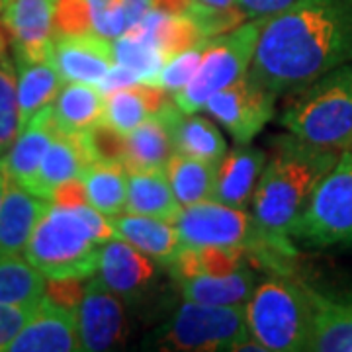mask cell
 <instances>
[{
  "label": "cell",
  "mask_w": 352,
  "mask_h": 352,
  "mask_svg": "<svg viewBox=\"0 0 352 352\" xmlns=\"http://www.w3.org/2000/svg\"><path fill=\"white\" fill-rule=\"evenodd\" d=\"M51 204H57V206H80V204H88L87 188H85L82 178L76 176V178H71V180L63 182L59 188L53 192Z\"/></svg>",
  "instance_id": "44"
},
{
  "label": "cell",
  "mask_w": 352,
  "mask_h": 352,
  "mask_svg": "<svg viewBox=\"0 0 352 352\" xmlns=\"http://www.w3.org/2000/svg\"><path fill=\"white\" fill-rule=\"evenodd\" d=\"M251 261L245 247H184L168 266L170 276L178 280L196 276H227Z\"/></svg>",
  "instance_id": "28"
},
{
  "label": "cell",
  "mask_w": 352,
  "mask_h": 352,
  "mask_svg": "<svg viewBox=\"0 0 352 352\" xmlns=\"http://www.w3.org/2000/svg\"><path fill=\"white\" fill-rule=\"evenodd\" d=\"M14 69L18 90V116L22 129L39 110L55 102L65 80L53 61H30L14 55Z\"/></svg>",
  "instance_id": "24"
},
{
  "label": "cell",
  "mask_w": 352,
  "mask_h": 352,
  "mask_svg": "<svg viewBox=\"0 0 352 352\" xmlns=\"http://www.w3.org/2000/svg\"><path fill=\"white\" fill-rule=\"evenodd\" d=\"M276 98V92L258 85L247 73L231 87L214 94L201 110L210 113L237 145H247L274 118Z\"/></svg>",
  "instance_id": "10"
},
{
  "label": "cell",
  "mask_w": 352,
  "mask_h": 352,
  "mask_svg": "<svg viewBox=\"0 0 352 352\" xmlns=\"http://www.w3.org/2000/svg\"><path fill=\"white\" fill-rule=\"evenodd\" d=\"M266 159V151L251 143L239 145L237 149L223 155V159L217 163L214 200L245 210L247 204L252 201Z\"/></svg>",
  "instance_id": "17"
},
{
  "label": "cell",
  "mask_w": 352,
  "mask_h": 352,
  "mask_svg": "<svg viewBox=\"0 0 352 352\" xmlns=\"http://www.w3.org/2000/svg\"><path fill=\"white\" fill-rule=\"evenodd\" d=\"M164 170L182 208L214 200L217 175V163L214 161H204L175 151Z\"/></svg>",
  "instance_id": "31"
},
{
  "label": "cell",
  "mask_w": 352,
  "mask_h": 352,
  "mask_svg": "<svg viewBox=\"0 0 352 352\" xmlns=\"http://www.w3.org/2000/svg\"><path fill=\"white\" fill-rule=\"evenodd\" d=\"M92 34L88 0H55V36Z\"/></svg>",
  "instance_id": "38"
},
{
  "label": "cell",
  "mask_w": 352,
  "mask_h": 352,
  "mask_svg": "<svg viewBox=\"0 0 352 352\" xmlns=\"http://www.w3.org/2000/svg\"><path fill=\"white\" fill-rule=\"evenodd\" d=\"M186 16H190L196 22L206 39L217 38V36L227 34L247 22L245 14L237 8V4H233L229 8H208V6H200L194 2Z\"/></svg>",
  "instance_id": "37"
},
{
  "label": "cell",
  "mask_w": 352,
  "mask_h": 352,
  "mask_svg": "<svg viewBox=\"0 0 352 352\" xmlns=\"http://www.w3.org/2000/svg\"><path fill=\"white\" fill-rule=\"evenodd\" d=\"M264 18L247 20L239 28L206 41L201 63L186 87L175 94L176 106L196 113L219 90L231 87L249 73L261 38Z\"/></svg>",
  "instance_id": "9"
},
{
  "label": "cell",
  "mask_w": 352,
  "mask_h": 352,
  "mask_svg": "<svg viewBox=\"0 0 352 352\" xmlns=\"http://www.w3.org/2000/svg\"><path fill=\"white\" fill-rule=\"evenodd\" d=\"M57 133H59V126L55 122L53 104H51L47 108L39 110L18 131L8 151L0 155V166L6 176L25 188L38 173L39 164L51 147L53 139L57 138Z\"/></svg>",
  "instance_id": "16"
},
{
  "label": "cell",
  "mask_w": 352,
  "mask_h": 352,
  "mask_svg": "<svg viewBox=\"0 0 352 352\" xmlns=\"http://www.w3.org/2000/svg\"><path fill=\"white\" fill-rule=\"evenodd\" d=\"M110 221L118 239L127 241L161 266H170L184 249L173 221L127 212L110 217Z\"/></svg>",
  "instance_id": "19"
},
{
  "label": "cell",
  "mask_w": 352,
  "mask_h": 352,
  "mask_svg": "<svg viewBox=\"0 0 352 352\" xmlns=\"http://www.w3.org/2000/svg\"><path fill=\"white\" fill-rule=\"evenodd\" d=\"M135 82H141V75L135 73L133 69H129L126 65L122 63H113L108 73L104 75L102 82L98 85L102 90V94H110L118 88L129 87V85H135Z\"/></svg>",
  "instance_id": "43"
},
{
  "label": "cell",
  "mask_w": 352,
  "mask_h": 352,
  "mask_svg": "<svg viewBox=\"0 0 352 352\" xmlns=\"http://www.w3.org/2000/svg\"><path fill=\"white\" fill-rule=\"evenodd\" d=\"M8 39L4 34V25L0 24V61H8Z\"/></svg>",
  "instance_id": "47"
},
{
  "label": "cell",
  "mask_w": 352,
  "mask_h": 352,
  "mask_svg": "<svg viewBox=\"0 0 352 352\" xmlns=\"http://www.w3.org/2000/svg\"><path fill=\"white\" fill-rule=\"evenodd\" d=\"M104 94L98 85L67 82L53 102V116L63 133H82L104 120Z\"/></svg>",
  "instance_id": "26"
},
{
  "label": "cell",
  "mask_w": 352,
  "mask_h": 352,
  "mask_svg": "<svg viewBox=\"0 0 352 352\" xmlns=\"http://www.w3.org/2000/svg\"><path fill=\"white\" fill-rule=\"evenodd\" d=\"M88 204L106 217L126 212L127 168L118 161H94L82 170Z\"/></svg>",
  "instance_id": "30"
},
{
  "label": "cell",
  "mask_w": 352,
  "mask_h": 352,
  "mask_svg": "<svg viewBox=\"0 0 352 352\" xmlns=\"http://www.w3.org/2000/svg\"><path fill=\"white\" fill-rule=\"evenodd\" d=\"M38 305L0 302V352L8 351L12 340L20 335L25 323L34 317Z\"/></svg>",
  "instance_id": "39"
},
{
  "label": "cell",
  "mask_w": 352,
  "mask_h": 352,
  "mask_svg": "<svg viewBox=\"0 0 352 352\" xmlns=\"http://www.w3.org/2000/svg\"><path fill=\"white\" fill-rule=\"evenodd\" d=\"M206 41L200 43V45H196V47H192V50L182 51L180 55H176L170 61H166L163 71L157 76L155 85H161L173 96H175L176 92H180L192 80V76L196 75V71H198V67L201 63L204 50H206Z\"/></svg>",
  "instance_id": "36"
},
{
  "label": "cell",
  "mask_w": 352,
  "mask_h": 352,
  "mask_svg": "<svg viewBox=\"0 0 352 352\" xmlns=\"http://www.w3.org/2000/svg\"><path fill=\"white\" fill-rule=\"evenodd\" d=\"M178 289L186 302L235 305L249 302L256 288V274L249 266L227 276H196L178 280Z\"/></svg>",
  "instance_id": "27"
},
{
  "label": "cell",
  "mask_w": 352,
  "mask_h": 352,
  "mask_svg": "<svg viewBox=\"0 0 352 352\" xmlns=\"http://www.w3.org/2000/svg\"><path fill=\"white\" fill-rule=\"evenodd\" d=\"M280 116L288 133L315 145L349 149L352 143V63L296 92Z\"/></svg>",
  "instance_id": "4"
},
{
  "label": "cell",
  "mask_w": 352,
  "mask_h": 352,
  "mask_svg": "<svg viewBox=\"0 0 352 352\" xmlns=\"http://www.w3.org/2000/svg\"><path fill=\"white\" fill-rule=\"evenodd\" d=\"M2 25L10 34L14 55L51 61L55 41V0H6Z\"/></svg>",
  "instance_id": "12"
},
{
  "label": "cell",
  "mask_w": 352,
  "mask_h": 352,
  "mask_svg": "<svg viewBox=\"0 0 352 352\" xmlns=\"http://www.w3.org/2000/svg\"><path fill=\"white\" fill-rule=\"evenodd\" d=\"M53 65L65 82L100 85L108 69L116 63L112 39L98 34L55 36Z\"/></svg>",
  "instance_id": "15"
},
{
  "label": "cell",
  "mask_w": 352,
  "mask_h": 352,
  "mask_svg": "<svg viewBox=\"0 0 352 352\" xmlns=\"http://www.w3.org/2000/svg\"><path fill=\"white\" fill-rule=\"evenodd\" d=\"M298 0H237V8L245 14L247 20H258V18H270L274 14L286 10Z\"/></svg>",
  "instance_id": "42"
},
{
  "label": "cell",
  "mask_w": 352,
  "mask_h": 352,
  "mask_svg": "<svg viewBox=\"0 0 352 352\" xmlns=\"http://www.w3.org/2000/svg\"><path fill=\"white\" fill-rule=\"evenodd\" d=\"M6 186H8V176L0 166V206H2V200H4V194H6Z\"/></svg>",
  "instance_id": "48"
},
{
  "label": "cell",
  "mask_w": 352,
  "mask_h": 352,
  "mask_svg": "<svg viewBox=\"0 0 352 352\" xmlns=\"http://www.w3.org/2000/svg\"><path fill=\"white\" fill-rule=\"evenodd\" d=\"M314 331L307 351L352 352V302L327 298L311 289Z\"/></svg>",
  "instance_id": "25"
},
{
  "label": "cell",
  "mask_w": 352,
  "mask_h": 352,
  "mask_svg": "<svg viewBox=\"0 0 352 352\" xmlns=\"http://www.w3.org/2000/svg\"><path fill=\"white\" fill-rule=\"evenodd\" d=\"M4 2H6V0H0V12H2V8H4Z\"/></svg>",
  "instance_id": "49"
},
{
  "label": "cell",
  "mask_w": 352,
  "mask_h": 352,
  "mask_svg": "<svg viewBox=\"0 0 352 352\" xmlns=\"http://www.w3.org/2000/svg\"><path fill=\"white\" fill-rule=\"evenodd\" d=\"M292 241L307 249L352 247V153H340L339 161L319 180L311 198L292 229Z\"/></svg>",
  "instance_id": "8"
},
{
  "label": "cell",
  "mask_w": 352,
  "mask_h": 352,
  "mask_svg": "<svg viewBox=\"0 0 352 352\" xmlns=\"http://www.w3.org/2000/svg\"><path fill=\"white\" fill-rule=\"evenodd\" d=\"M157 266L159 264L138 251L133 245L113 237L102 245L100 264L96 274L124 302H138L157 282Z\"/></svg>",
  "instance_id": "13"
},
{
  "label": "cell",
  "mask_w": 352,
  "mask_h": 352,
  "mask_svg": "<svg viewBox=\"0 0 352 352\" xmlns=\"http://www.w3.org/2000/svg\"><path fill=\"white\" fill-rule=\"evenodd\" d=\"M127 214L149 215L175 223L178 214L182 212L180 201L164 166L159 168H143V170H127Z\"/></svg>",
  "instance_id": "23"
},
{
  "label": "cell",
  "mask_w": 352,
  "mask_h": 352,
  "mask_svg": "<svg viewBox=\"0 0 352 352\" xmlns=\"http://www.w3.org/2000/svg\"><path fill=\"white\" fill-rule=\"evenodd\" d=\"M270 155L252 194V221L270 251L296 256L292 229L319 180L339 161L344 149L315 145L292 133L270 139Z\"/></svg>",
  "instance_id": "2"
},
{
  "label": "cell",
  "mask_w": 352,
  "mask_h": 352,
  "mask_svg": "<svg viewBox=\"0 0 352 352\" xmlns=\"http://www.w3.org/2000/svg\"><path fill=\"white\" fill-rule=\"evenodd\" d=\"M194 0H151V8L168 16H184L192 8Z\"/></svg>",
  "instance_id": "45"
},
{
  "label": "cell",
  "mask_w": 352,
  "mask_h": 352,
  "mask_svg": "<svg viewBox=\"0 0 352 352\" xmlns=\"http://www.w3.org/2000/svg\"><path fill=\"white\" fill-rule=\"evenodd\" d=\"M159 116L170 129V138L175 143V151L219 163L227 153V143L223 133L214 122L204 116L182 112L176 102H166Z\"/></svg>",
  "instance_id": "20"
},
{
  "label": "cell",
  "mask_w": 352,
  "mask_h": 352,
  "mask_svg": "<svg viewBox=\"0 0 352 352\" xmlns=\"http://www.w3.org/2000/svg\"><path fill=\"white\" fill-rule=\"evenodd\" d=\"M80 346L87 352L113 351L126 340V307L122 298L98 274L87 278L76 309Z\"/></svg>",
  "instance_id": "11"
},
{
  "label": "cell",
  "mask_w": 352,
  "mask_h": 352,
  "mask_svg": "<svg viewBox=\"0 0 352 352\" xmlns=\"http://www.w3.org/2000/svg\"><path fill=\"white\" fill-rule=\"evenodd\" d=\"M50 204V200L39 198L8 178L0 206V256L24 254L25 245Z\"/></svg>",
  "instance_id": "18"
},
{
  "label": "cell",
  "mask_w": 352,
  "mask_h": 352,
  "mask_svg": "<svg viewBox=\"0 0 352 352\" xmlns=\"http://www.w3.org/2000/svg\"><path fill=\"white\" fill-rule=\"evenodd\" d=\"M82 351L75 309L59 305L47 296L39 302L34 317L6 352H76Z\"/></svg>",
  "instance_id": "14"
},
{
  "label": "cell",
  "mask_w": 352,
  "mask_h": 352,
  "mask_svg": "<svg viewBox=\"0 0 352 352\" xmlns=\"http://www.w3.org/2000/svg\"><path fill=\"white\" fill-rule=\"evenodd\" d=\"M113 237L110 217L90 204H50L25 245L24 256L47 280H87L98 272L102 245Z\"/></svg>",
  "instance_id": "3"
},
{
  "label": "cell",
  "mask_w": 352,
  "mask_h": 352,
  "mask_svg": "<svg viewBox=\"0 0 352 352\" xmlns=\"http://www.w3.org/2000/svg\"><path fill=\"white\" fill-rule=\"evenodd\" d=\"M349 151H351V153H352V143H351V147H349Z\"/></svg>",
  "instance_id": "50"
},
{
  "label": "cell",
  "mask_w": 352,
  "mask_h": 352,
  "mask_svg": "<svg viewBox=\"0 0 352 352\" xmlns=\"http://www.w3.org/2000/svg\"><path fill=\"white\" fill-rule=\"evenodd\" d=\"M184 247H245L251 261L270 268L276 274H289L292 258L270 251L264 245L252 215L217 200L186 206L175 221Z\"/></svg>",
  "instance_id": "7"
},
{
  "label": "cell",
  "mask_w": 352,
  "mask_h": 352,
  "mask_svg": "<svg viewBox=\"0 0 352 352\" xmlns=\"http://www.w3.org/2000/svg\"><path fill=\"white\" fill-rule=\"evenodd\" d=\"M249 337L245 303L212 305L184 300L168 321L153 333L151 346L182 352L235 351Z\"/></svg>",
  "instance_id": "6"
},
{
  "label": "cell",
  "mask_w": 352,
  "mask_h": 352,
  "mask_svg": "<svg viewBox=\"0 0 352 352\" xmlns=\"http://www.w3.org/2000/svg\"><path fill=\"white\" fill-rule=\"evenodd\" d=\"M173 153H175V143L170 138V129L157 113L127 133L126 153L122 163L127 170L159 168V166H166Z\"/></svg>",
  "instance_id": "29"
},
{
  "label": "cell",
  "mask_w": 352,
  "mask_h": 352,
  "mask_svg": "<svg viewBox=\"0 0 352 352\" xmlns=\"http://www.w3.org/2000/svg\"><path fill=\"white\" fill-rule=\"evenodd\" d=\"M90 163L92 161L88 157L82 135L59 131L39 164L38 173L30 180L25 190L51 201L55 190L67 180L82 175V170Z\"/></svg>",
  "instance_id": "21"
},
{
  "label": "cell",
  "mask_w": 352,
  "mask_h": 352,
  "mask_svg": "<svg viewBox=\"0 0 352 352\" xmlns=\"http://www.w3.org/2000/svg\"><path fill=\"white\" fill-rule=\"evenodd\" d=\"M82 278H61V280H47L45 296L59 305H65L69 309H78L85 284H80Z\"/></svg>",
  "instance_id": "41"
},
{
  "label": "cell",
  "mask_w": 352,
  "mask_h": 352,
  "mask_svg": "<svg viewBox=\"0 0 352 352\" xmlns=\"http://www.w3.org/2000/svg\"><path fill=\"white\" fill-rule=\"evenodd\" d=\"M20 131L18 116V90L14 63L0 61V155L8 151Z\"/></svg>",
  "instance_id": "34"
},
{
  "label": "cell",
  "mask_w": 352,
  "mask_h": 352,
  "mask_svg": "<svg viewBox=\"0 0 352 352\" xmlns=\"http://www.w3.org/2000/svg\"><path fill=\"white\" fill-rule=\"evenodd\" d=\"M344 63H352V0H298L264 18L249 76L284 94Z\"/></svg>",
  "instance_id": "1"
},
{
  "label": "cell",
  "mask_w": 352,
  "mask_h": 352,
  "mask_svg": "<svg viewBox=\"0 0 352 352\" xmlns=\"http://www.w3.org/2000/svg\"><path fill=\"white\" fill-rule=\"evenodd\" d=\"M149 10H151V0H116L110 38L116 39L124 36Z\"/></svg>",
  "instance_id": "40"
},
{
  "label": "cell",
  "mask_w": 352,
  "mask_h": 352,
  "mask_svg": "<svg viewBox=\"0 0 352 352\" xmlns=\"http://www.w3.org/2000/svg\"><path fill=\"white\" fill-rule=\"evenodd\" d=\"M116 63H122L141 75V82H155L166 65L164 53L145 39L124 34L112 39Z\"/></svg>",
  "instance_id": "33"
},
{
  "label": "cell",
  "mask_w": 352,
  "mask_h": 352,
  "mask_svg": "<svg viewBox=\"0 0 352 352\" xmlns=\"http://www.w3.org/2000/svg\"><path fill=\"white\" fill-rule=\"evenodd\" d=\"M47 278L24 254L0 256V302L38 305L45 298Z\"/></svg>",
  "instance_id": "32"
},
{
  "label": "cell",
  "mask_w": 352,
  "mask_h": 352,
  "mask_svg": "<svg viewBox=\"0 0 352 352\" xmlns=\"http://www.w3.org/2000/svg\"><path fill=\"white\" fill-rule=\"evenodd\" d=\"M247 325L268 352L307 351L314 331L311 288L276 274L256 286L245 303Z\"/></svg>",
  "instance_id": "5"
},
{
  "label": "cell",
  "mask_w": 352,
  "mask_h": 352,
  "mask_svg": "<svg viewBox=\"0 0 352 352\" xmlns=\"http://www.w3.org/2000/svg\"><path fill=\"white\" fill-rule=\"evenodd\" d=\"M85 147H87L90 161H124L126 153V135L120 133L113 126H110L106 120H102L87 131L80 133Z\"/></svg>",
  "instance_id": "35"
},
{
  "label": "cell",
  "mask_w": 352,
  "mask_h": 352,
  "mask_svg": "<svg viewBox=\"0 0 352 352\" xmlns=\"http://www.w3.org/2000/svg\"><path fill=\"white\" fill-rule=\"evenodd\" d=\"M170 92L155 82H135L129 87L118 88L110 94H104V120L120 133L127 135L145 120L163 110L170 100Z\"/></svg>",
  "instance_id": "22"
},
{
  "label": "cell",
  "mask_w": 352,
  "mask_h": 352,
  "mask_svg": "<svg viewBox=\"0 0 352 352\" xmlns=\"http://www.w3.org/2000/svg\"><path fill=\"white\" fill-rule=\"evenodd\" d=\"M200 6H208V8H229L233 6L237 0H194Z\"/></svg>",
  "instance_id": "46"
}]
</instances>
